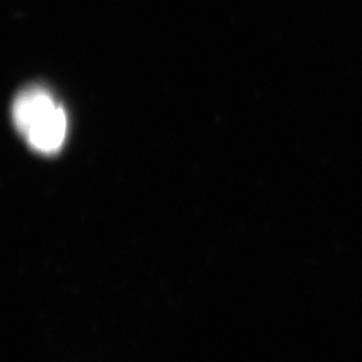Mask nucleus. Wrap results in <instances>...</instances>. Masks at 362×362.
<instances>
[{
	"label": "nucleus",
	"instance_id": "f257e3e1",
	"mask_svg": "<svg viewBox=\"0 0 362 362\" xmlns=\"http://www.w3.org/2000/svg\"><path fill=\"white\" fill-rule=\"evenodd\" d=\"M12 119L21 136L39 154H57L65 144L67 115L47 89L35 86L19 93Z\"/></svg>",
	"mask_w": 362,
	"mask_h": 362
}]
</instances>
